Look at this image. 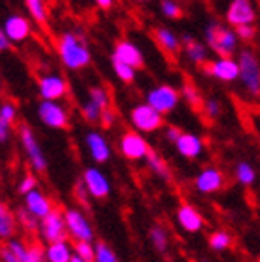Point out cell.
Instances as JSON below:
<instances>
[{
	"label": "cell",
	"instance_id": "9a60e30c",
	"mask_svg": "<svg viewBox=\"0 0 260 262\" xmlns=\"http://www.w3.org/2000/svg\"><path fill=\"white\" fill-rule=\"evenodd\" d=\"M82 182L91 199H106L112 193V182L100 167L90 166L82 173Z\"/></svg>",
	"mask_w": 260,
	"mask_h": 262
},
{
	"label": "cell",
	"instance_id": "8fae6325",
	"mask_svg": "<svg viewBox=\"0 0 260 262\" xmlns=\"http://www.w3.org/2000/svg\"><path fill=\"white\" fill-rule=\"evenodd\" d=\"M258 8L255 0H230L225 10V23L232 28L245 25H256Z\"/></svg>",
	"mask_w": 260,
	"mask_h": 262
},
{
	"label": "cell",
	"instance_id": "f1b7e54d",
	"mask_svg": "<svg viewBox=\"0 0 260 262\" xmlns=\"http://www.w3.org/2000/svg\"><path fill=\"white\" fill-rule=\"evenodd\" d=\"M234 179L238 184L249 188L256 182V169L247 160H240L234 166Z\"/></svg>",
	"mask_w": 260,
	"mask_h": 262
},
{
	"label": "cell",
	"instance_id": "4316f807",
	"mask_svg": "<svg viewBox=\"0 0 260 262\" xmlns=\"http://www.w3.org/2000/svg\"><path fill=\"white\" fill-rule=\"evenodd\" d=\"M145 164L149 167V171L156 177V179H160L162 182H171L173 181V171H171L169 164L162 158L160 152H156L155 149H150V152L147 155L145 158Z\"/></svg>",
	"mask_w": 260,
	"mask_h": 262
},
{
	"label": "cell",
	"instance_id": "d4e9b609",
	"mask_svg": "<svg viewBox=\"0 0 260 262\" xmlns=\"http://www.w3.org/2000/svg\"><path fill=\"white\" fill-rule=\"evenodd\" d=\"M19 225H17L15 210H11L8 203L0 201V242H8L17 236Z\"/></svg>",
	"mask_w": 260,
	"mask_h": 262
},
{
	"label": "cell",
	"instance_id": "3957f363",
	"mask_svg": "<svg viewBox=\"0 0 260 262\" xmlns=\"http://www.w3.org/2000/svg\"><path fill=\"white\" fill-rule=\"evenodd\" d=\"M238 66H240L242 90L249 97H260V60L253 49L238 51Z\"/></svg>",
	"mask_w": 260,
	"mask_h": 262
},
{
	"label": "cell",
	"instance_id": "11a10c76",
	"mask_svg": "<svg viewBox=\"0 0 260 262\" xmlns=\"http://www.w3.org/2000/svg\"><path fill=\"white\" fill-rule=\"evenodd\" d=\"M256 262H260V257H258V260H256Z\"/></svg>",
	"mask_w": 260,
	"mask_h": 262
},
{
	"label": "cell",
	"instance_id": "52a82bcc",
	"mask_svg": "<svg viewBox=\"0 0 260 262\" xmlns=\"http://www.w3.org/2000/svg\"><path fill=\"white\" fill-rule=\"evenodd\" d=\"M182 97H180V90L171 84H158L153 86L145 93V102L153 106L156 112H160L162 116H167L171 112H175L179 108Z\"/></svg>",
	"mask_w": 260,
	"mask_h": 262
},
{
	"label": "cell",
	"instance_id": "c3c4849f",
	"mask_svg": "<svg viewBox=\"0 0 260 262\" xmlns=\"http://www.w3.org/2000/svg\"><path fill=\"white\" fill-rule=\"evenodd\" d=\"M13 47V43L10 41V37H8V34L4 32V26L0 25V54H4V52H8Z\"/></svg>",
	"mask_w": 260,
	"mask_h": 262
},
{
	"label": "cell",
	"instance_id": "7bdbcfd3",
	"mask_svg": "<svg viewBox=\"0 0 260 262\" xmlns=\"http://www.w3.org/2000/svg\"><path fill=\"white\" fill-rule=\"evenodd\" d=\"M236 35H238V39L244 41V43H253L256 39V35H258V28L256 25H245V26H238L234 28Z\"/></svg>",
	"mask_w": 260,
	"mask_h": 262
},
{
	"label": "cell",
	"instance_id": "2e32d148",
	"mask_svg": "<svg viewBox=\"0 0 260 262\" xmlns=\"http://www.w3.org/2000/svg\"><path fill=\"white\" fill-rule=\"evenodd\" d=\"M84 143H85V149H88V155L93 162H95L97 166L100 164H106V162H110L112 158V145L108 138L102 134L100 130H88L84 136Z\"/></svg>",
	"mask_w": 260,
	"mask_h": 262
},
{
	"label": "cell",
	"instance_id": "f35d334b",
	"mask_svg": "<svg viewBox=\"0 0 260 262\" xmlns=\"http://www.w3.org/2000/svg\"><path fill=\"white\" fill-rule=\"evenodd\" d=\"M80 114L84 117L85 123H90V125H95V123H100V117H102V110H100L99 106L93 104L91 101L85 99L80 106Z\"/></svg>",
	"mask_w": 260,
	"mask_h": 262
},
{
	"label": "cell",
	"instance_id": "bcb514c9",
	"mask_svg": "<svg viewBox=\"0 0 260 262\" xmlns=\"http://www.w3.org/2000/svg\"><path fill=\"white\" fill-rule=\"evenodd\" d=\"M162 130H164L165 141H169L173 145H175V141L179 140V136L182 134V128H179V126H175V125H165Z\"/></svg>",
	"mask_w": 260,
	"mask_h": 262
},
{
	"label": "cell",
	"instance_id": "484cf974",
	"mask_svg": "<svg viewBox=\"0 0 260 262\" xmlns=\"http://www.w3.org/2000/svg\"><path fill=\"white\" fill-rule=\"evenodd\" d=\"M75 257V249L69 240L45 244V260L47 262H71Z\"/></svg>",
	"mask_w": 260,
	"mask_h": 262
},
{
	"label": "cell",
	"instance_id": "d6986e66",
	"mask_svg": "<svg viewBox=\"0 0 260 262\" xmlns=\"http://www.w3.org/2000/svg\"><path fill=\"white\" fill-rule=\"evenodd\" d=\"M20 262H47L45 260V247L39 244H28L20 238H11L4 244Z\"/></svg>",
	"mask_w": 260,
	"mask_h": 262
},
{
	"label": "cell",
	"instance_id": "d6a6232c",
	"mask_svg": "<svg viewBox=\"0 0 260 262\" xmlns=\"http://www.w3.org/2000/svg\"><path fill=\"white\" fill-rule=\"evenodd\" d=\"M180 97H182V101L186 104H190L195 110H199L201 106H203V101H205L203 95H201L199 88L195 86V84H191V82H184L180 86Z\"/></svg>",
	"mask_w": 260,
	"mask_h": 262
},
{
	"label": "cell",
	"instance_id": "6da1fadb",
	"mask_svg": "<svg viewBox=\"0 0 260 262\" xmlns=\"http://www.w3.org/2000/svg\"><path fill=\"white\" fill-rule=\"evenodd\" d=\"M56 52L60 58L61 66L67 71L78 73L91 66L93 54H91L90 43L82 32L67 30L61 32L56 39Z\"/></svg>",
	"mask_w": 260,
	"mask_h": 262
},
{
	"label": "cell",
	"instance_id": "44dd1931",
	"mask_svg": "<svg viewBox=\"0 0 260 262\" xmlns=\"http://www.w3.org/2000/svg\"><path fill=\"white\" fill-rule=\"evenodd\" d=\"M180 41H182V52H184L186 60L190 61L191 66L203 67L206 61L210 60V49L206 43L195 39L190 34H182Z\"/></svg>",
	"mask_w": 260,
	"mask_h": 262
},
{
	"label": "cell",
	"instance_id": "74e56055",
	"mask_svg": "<svg viewBox=\"0 0 260 262\" xmlns=\"http://www.w3.org/2000/svg\"><path fill=\"white\" fill-rule=\"evenodd\" d=\"M160 13L169 20H179L184 15L182 4L179 0H160Z\"/></svg>",
	"mask_w": 260,
	"mask_h": 262
},
{
	"label": "cell",
	"instance_id": "7c38bea8",
	"mask_svg": "<svg viewBox=\"0 0 260 262\" xmlns=\"http://www.w3.org/2000/svg\"><path fill=\"white\" fill-rule=\"evenodd\" d=\"M117 149H119L121 157L128 162L145 160L147 155L150 152L149 141L145 140L143 134H140V132H136V130L123 132L119 138V145H117Z\"/></svg>",
	"mask_w": 260,
	"mask_h": 262
},
{
	"label": "cell",
	"instance_id": "f907efd6",
	"mask_svg": "<svg viewBox=\"0 0 260 262\" xmlns=\"http://www.w3.org/2000/svg\"><path fill=\"white\" fill-rule=\"evenodd\" d=\"M93 2H95V6L99 8V10L108 11V10H112V8H114L117 0H93Z\"/></svg>",
	"mask_w": 260,
	"mask_h": 262
},
{
	"label": "cell",
	"instance_id": "db71d44e",
	"mask_svg": "<svg viewBox=\"0 0 260 262\" xmlns=\"http://www.w3.org/2000/svg\"><path fill=\"white\" fill-rule=\"evenodd\" d=\"M0 91H2V78H0Z\"/></svg>",
	"mask_w": 260,
	"mask_h": 262
},
{
	"label": "cell",
	"instance_id": "ee69618b",
	"mask_svg": "<svg viewBox=\"0 0 260 262\" xmlns=\"http://www.w3.org/2000/svg\"><path fill=\"white\" fill-rule=\"evenodd\" d=\"M75 199H76V203L80 205V207H90V193H88V190H85V186H84V182H82V179L80 181H76L75 182Z\"/></svg>",
	"mask_w": 260,
	"mask_h": 262
},
{
	"label": "cell",
	"instance_id": "f5cc1de1",
	"mask_svg": "<svg viewBox=\"0 0 260 262\" xmlns=\"http://www.w3.org/2000/svg\"><path fill=\"white\" fill-rule=\"evenodd\" d=\"M136 2H150V0H136Z\"/></svg>",
	"mask_w": 260,
	"mask_h": 262
},
{
	"label": "cell",
	"instance_id": "7402d4cb",
	"mask_svg": "<svg viewBox=\"0 0 260 262\" xmlns=\"http://www.w3.org/2000/svg\"><path fill=\"white\" fill-rule=\"evenodd\" d=\"M205 140L195 132H184L175 141V149L180 157L186 160H197L205 155Z\"/></svg>",
	"mask_w": 260,
	"mask_h": 262
},
{
	"label": "cell",
	"instance_id": "ffe728a7",
	"mask_svg": "<svg viewBox=\"0 0 260 262\" xmlns=\"http://www.w3.org/2000/svg\"><path fill=\"white\" fill-rule=\"evenodd\" d=\"M112 58L123 61L126 66H132L134 69H141V67L145 66V58H143L141 49L130 39L117 41L114 47V52H112Z\"/></svg>",
	"mask_w": 260,
	"mask_h": 262
},
{
	"label": "cell",
	"instance_id": "4dcf8cb0",
	"mask_svg": "<svg viewBox=\"0 0 260 262\" xmlns=\"http://www.w3.org/2000/svg\"><path fill=\"white\" fill-rule=\"evenodd\" d=\"M25 6L28 10V15L34 23L39 26H45L49 20V10H47V0H25Z\"/></svg>",
	"mask_w": 260,
	"mask_h": 262
},
{
	"label": "cell",
	"instance_id": "ba28073f",
	"mask_svg": "<svg viewBox=\"0 0 260 262\" xmlns=\"http://www.w3.org/2000/svg\"><path fill=\"white\" fill-rule=\"evenodd\" d=\"M37 119L49 128L65 130L71 123V112L61 101H41L37 104Z\"/></svg>",
	"mask_w": 260,
	"mask_h": 262
},
{
	"label": "cell",
	"instance_id": "7a4b0ae2",
	"mask_svg": "<svg viewBox=\"0 0 260 262\" xmlns=\"http://www.w3.org/2000/svg\"><path fill=\"white\" fill-rule=\"evenodd\" d=\"M205 43L220 58H232L238 52L240 39L232 26L223 25L220 20H210L205 26Z\"/></svg>",
	"mask_w": 260,
	"mask_h": 262
},
{
	"label": "cell",
	"instance_id": "ab89813d",
	"mask_svg": "<svg viewBox=\"0 0 260 262\" xmlns=\"http://www.w3.org/2000/svg\"><path fill=\"white\" fill-rule=\"evenodd\" d=\"M76 257L84 258L88 262L95 260V242H75L73 244Z\"/></svg>",
	"mask_w": 260,
	"mask_h": 262
},
{
	"label": "cell",
	"instance_id": "816d5d0a",
	"mask_svg": "<svg viewBox=\"0 0 260 262\" xmlns=\"http://www.w3.org/2000/svg\"><path fill=\"white\" fill-rule=\"evenodd\" d=\"M71 262H88V260H84V258L76 257V255H75V257H73V260H71Z\"/></svg>",
	"mask_w": 260,
	"mask_h": 262
},
{
	"label": "cell",
	"instance_id": "4fadbf2b",
	"mask_svg": "<svg viewBox=\"0 0 260 262\" xmlns=\"http://www.w3.org/2000/svg\"><path fill=\"white\" fill-rule=\"evenodd\" d=\"M203 73L206 76H210L218 82H236L240 78V66H238V60L234 56L232 58H214V60H208L203 66Z\"/></svg>",
	"mask_w": 260,
	"mask_h": 262
},
{
	"label": "cell",
	"instance_id": "d590c367",
	"mask_svg": "<svg viewBox=\"0 0 260 262\" xmlns=\"http://www.w3.org/2000/svg\"><path fill=\"white\" fill-rule=\"evenodd\" d=\"M93 262H121V258L110 244L99 240L95 242V260Z\"/></svg>",
	"mask_w": 260,
	"mask_h": 262
},
{
	"label": "cell",
	"instance_id": "5b68a950",
	"mask_svg": "<svg viewBox=\"0 0 260 262\" xmlns=\"http://www.w3.org/2000/svg\"><path fill=\"white\" fill-rule=\"evenodd\" d=\"M128 121L136 132L140 134H155V132L162 130L165 126L164 116L160 112H156L153 106L147 102H138L130 108L128 112Z\"/></svg>",
	"mask_w": 260,
	"mask_h": 262
},
{
	"label": "cell",
	"instance_id": "277c9868",
	"mask_svg": "<svg viewBox=\"0 0 260 262\" xmlns=\"http://www.w3.org/2000/svg\"><path fill=\"white\" fill-rule=\"evenodd\" d=\"M17 132H19L20 149L25 152V158L28 162L30 169L34 173H45L49 169V160H47L45 149H43V145H41L37 136H35L34 128L23 123Z\"/></svg>",
	"mask_w": 260,
	"mask_h": 262
},
{
	"label": "cell",
	"instance_id": "7dc6e473",
	"mask_svg": "<svg viewBox=\"0 0 260 262\" xmlns=\"http://www.w3.org/2000/svg\"><path fill=\"white\" fill-rule=\"evenodd\" d=\"M115 121H117V116H115V112L112 110V108H108V110L102 112L100 123H102V126H104V128H110V126H114Z\"/></svg>",
	"mask_w": 260,
	"mask_h": 262
},
{
	"label": "cell",
	"instance_id": "f6af8a7d",
	"mask_svg": "<svg viewBox=\"0 0 260 262\" xmlns=\"http://www.w3.org/2000/svg\"><path fill=\"white\" fill-rule=\"evenodd\" d=\"M11 136H13V125H11V123H8L4 117L0 116V145L10 143Z\"/></svg>",
	"mask_w": 260,
	"mask_h": 262
},
{
	"label": "cell",
	"instance_id": "83f0119b",
	"mask_svg": "<svg viewBox=\"0 0 260 262\" xmlns=\"http://www.w3.org/2000/svg\"><path fill=\"white\" fill-rule=\"evenodd\" d=\"M149 240L150 246L155 247V251L160 253V255H165L169 249V232L160 223H156L149 229Z\"/></svg>",
	"mask_w": 260,
	"mask_h": 262
},
{
	"label": "cell",
	"instance_id": "603a6c76",
	"mask_svg": "<svg viewBox=\"0 0 260 262\" xmlns=\"http://www.w3.org/2000/svg\"><path fill=\"white\" fill-rule=\"evenodd\" d=\"M23 199H25V201H23L25 208L28 212H32L37 220H43L47 214H50V212L56 208L52 199H50L43 190H39V188H35L34 192H28L26 195H23Z\"/></svg>",
	"mask_w": 260,
	"mask_h": 262
},
{
	"label": "cell",
	"instance_id": "681fc988",
	"mask_svg": "<svg viewBox=\"0 0 260 262\" xmlns=\"http://www.w3.org/2000/svg\"><path fill=\"white\" fill-rule=\"evenodd\" d=\"M0 260H2V262H20L19 258H17L6 246L0 247Z\"/></svg>",
	"mask_w": 260,
	"mask_h": 262
},
{
	"label": "cell",
	"instance_id": "1f68e13d",
	"mask_svg": "<svg viewBox=\"0 0 260 262\" xmlns=\"http://www.w3.org/2000/svg\"><path fill=\"white\" fill-rule=\"evenodd\" d=\"M208 246H210V249L215 253L227 251V249L232 246V234H230L229 231H225V229H218V231L210 232Z\"/></svg>",
	"mask_w": 260,
	"mask_h": 262
},
{
	"label": "cell",
	"instance_id": "60d3db41",
	"mask_svg": "<svg viewBox=\"0 0 260 262\" xmlns=\"http://www.w3.org/2000/svg\"><path fill=\"white\" fill-rule=\"evenodd\" d=\"M0 116L4 117L8 123L15 125L17 119H19V108H17L15 102H11V101L0 102Z\"/></svg>",
	"mask_w": 260,
	"mask_h": 262
},
{
	"label": "cell",
	"instance_id": "8d00e7d4",
	"mask_svg": "<svg viewBox=\"0 0 260 262\" xmlns=\"http://www.w3.org/2000/svg\"><path fill=\"white\" fill-rule=\"evenodd\" d=\"M201 112L205 114L206 119L215 121V119H220L221 114H223V104H221L220 99H215V97H208V99H205V101H203Z\"/></svg>",
	"mask_w": 260,
	"mask_h": 262
},
{
	"label": "cell",
	"instance_id": "5bb4252c",
	"mask_svg": "<svg viewBox=\"0 0 260 262\" xmlns=\"http://www.w3.org/2000/svg\"><path fill=\"white\" fill-rule=\"evenodd\" d=\"M225 184H227L225 173L215 166L203 167L193 179V188L201 195H212V193L221 192L225 188Z\"/></svg>",
	"mask_w": 260,
	"mask_h": 262
},
{
	"label": "cell",
	"instance_id": "8992f818",
	"mask_svg": "<svg viewBox=\"0 0 260 262\" xmlns=\"http://www.w3.org/2000/svg\"><path fill=\"white\" fill-rule=\"evenodd\" d=\"M67 234L73 242H95V229L91 225L90 217L78 207L63 208Z\"/></svg>",
	"mask_w": 260,
	"mask_h": 262
},
{
	"label": "cell",
	"instance_id": "cb8c5ba5",
	"mask_svg": "<svg viewBox=\"0 0 260 262\" xmlns=\"http://www.w3.org/2000/svg\"><path fill=\"white\" fill-rule=\"evenodd\" d=\"M153 37H155V43L160 47V51L164 54L175 58L180 51H182V41H180V35L177 32H173L171 28H165V26H156L153 30Z\"/></svg>",
	"mask_w": 260,
	"mask_h": 262
},
{
	"label": "cell",
	"instance_id": "ac0fdd59",
	"mask_svg": "<svg viewBox=\"0 0 260 262\" xmlns=\"http://www.w3.org/2000/svg\"><path fill=\"white\" fill-rule=\"evenodd\" d=\"M175 222L180 229L188 234H195V232H201L205 227V217L201 214L193 205L190 203H182L175 212Z\"/></svg>",
	"mask_w": 260,
	"mask_h": 262
},
{
	"label": "cell",
	"instance_id": "836d02e7",
	"mask_svg": "<svg viewBox=\"0 0 260 262\" xmlns=\"http://www.w3.org/2000/svg\"><path fill=\"white\" fill-rule=\"evenodd\" d=\"M88 101H91L93 104H97L100 110L104 112L112 106V97L110 91L106 90L104 86H91L88 91Z\"/></svg>",
	"mask_w": 260,
	"mask_h": 262
},
{
	"label": "cell",
	"instance_id": "9c48e42d",
	"mask_svg": "<svg viewBox=\"0 0 260 262\" xmlns=\"http://www.w3.org/2000/svg\"><path fill=\"white\" fill-rule=\"evenodd\" d=\"M69 93V82L63 75L49 71L37 76V95L41 101H63Z\"/></svg>",
	"mask_w": 260,
	"mask_h": 262
},
{
	"label": "cell",
	"instance_id": "30bf717a",
	"mask_svg": "<svg viewBox=\"0 0 260 262\" xmlns=\"http://www.w3.org/2000/svg\"><path fill=\"white\" fill-rule=\"evenodd\" d=\"M37 238L43 244H52L60 242V240H69L67 234V225H65V216L63 210L54 208V210L47 214L43 220H39V231H37Z\"/></svg>",
	"mask_w": 260,
	"mask_h": 262
},
{
	"label": "cell",
	"instance_id": "b9f144b4",
	"mask_svg": "<svg viewBox=\"0 0 260 262\" xmlns=\"http://www.w3.org/2000/svg\"><path fill=\"white\" fill-rule=\"evenodd\" d=\"M35 188H39V182H37V177H35V173H26L23 179H20V182L17 184V192L20 193V195H26L28 192H34Z\"/></svg>",
	"mask_w": 260,
	"mask_h": 262
},
{
	"label": "cell",
	"instance_id": "e0dca14e",
	"mask_svg": "<svg viewBox=\"0 0 260 262\" xmlns=\"http://www.w3.org/2000/svg\"><path fill=\"white\" fill-rule=\"evenodd\" d=\"M2 26H4V32L8 34L13 45H19V43H25L26 39H30L32 19H28V17L20 15V13H11L4 19Z\"/></svg>",
	"mask_w": 260,
	"mask_h": 262
},
{
	"label": "cell",
	"instance_id": "f546056e",
	"mask_svg": "<svg viewBox=\"0 0 260 262\" xmlns=\"http://www.w3.org/2000/svg\"><path fill=\"white\" fill-rule=\"evenodd\" d=\"M15 217H17V225H19L23 231L28 232V234H37V231H39V220H37L32 212L26 210L25 205L15 208Z\"/></svg>",
	"mask_w": 260,
	"mask_h": 262
},
{
	"label": "cell",
	"instance_id": "e575fe53",
	"mask_svg": "<svg viewBox=\"0 0 260 262\" xmlns=\"http://www.w3.org/2000/svg\"><path fill=\"white\" fill-rule=\"evenodd\" d=\"M112 71L123 84H132L138 76V69H134L132 66H126L119 60H114V58H112Z\"/></svg>",
	"mask_w": 260,
	"mask_h": 262
}]
</instances>
